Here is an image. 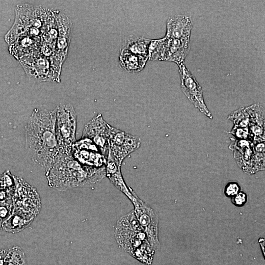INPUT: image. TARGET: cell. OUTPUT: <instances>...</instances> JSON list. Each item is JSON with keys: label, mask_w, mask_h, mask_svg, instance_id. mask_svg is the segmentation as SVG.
Masks as SVG:
<instances>
[{"label": "cell", "mask_w": 265, "mask_h": 265, "mask_svg": "<svg viewBox=\"0 0 265 265\" xmlns=\"http://www.w3.org/2000/svg\"><path fill=\"white\" fill-rule=\"evenodd\" d=\"M56 108L34 109L25 127L26 148L33 161L48 171L63 156L57 145Z\"/></svg>", "instance_id": "6da1fadb"}, {"label": "cell", "mask_w": 265, "mask_h": 265, "mask_svg": "<svg viewBox=\"0 0 265 265\" xmlns=\"http://www.w3.org/2000/svg\"><path fill=\"white\" fill-rule=\"evenodd\" d=\"M46 176L51 187L64 191L100 183L106 177V167L97 168L82 165L70 154L57 160Z\"/></svg>", "instance_id": "7a4b0ae2"}, {"label": "cell", "mask_w": 265, "mask_h": 265, "mask_svg": "<svg viewBox=\"0 0 265 265\" xmlns=\"http://www.w3.org/2000/svg\"><path fill=\"white\" fill-rule=\"evenodd\" d=\"M115 236L118 243L128 253L141 262L151 264L155 249L134 212H131L118 221Z\"/></svg>", "instance_id": "3957f363"}, {"label": "cell", "mask_w": 265, "mask_h": 265, "mask_svg": "<svg viewBox=\"0 0 265 265\" xmlns=\"http://www.w3.org/2000/svg\"><path fill=\"white\" fill-rule=\"evenodd\" d=\"M55 134L57 145L62 156L71 153L76 141L77 113L71 104L60 103L56 107Z\"/></svg>", "instance_id": "277c9868"}, {"label": "cell", "mask_w": 265, "mask_h": 265, "mask_svg": "<svg viewBox=\"0 0 265 265\" xmlns=\"http://www.w3.org/2000/svg\"><path fill=\"white\" fill-rule=\"evenodd\" d=\"M190 49V42L164 37L151 40L148 59L173 62L178 65L184 63Z\"/></svg>", "instance_id": "5b68a950"}, {"label": "cell", "mask_w": 265, "mask_h": 265, "mask_svg": "<svg viewBox=\"0 0 265 265\" xmlns=\"http://www.w3.org/2000/svg\"><path fill=\"white\" fill-rule=\"evenodd\" d=\"M139 137L111 126L108 140V153L121 165L124 159L141 146Z\"/></svg>", "instance_id": "8992f818"}, {"label": "cell", "mask_w": 265, "mask_h": 265, "mask_svg": "<svg viewBox=\"0 0 265 265\" xmlns=\"http://www.w3.org/2000/svg\"><path fill=\"white\" fill-rule=\"evenodd\" d=\"M15 180L12 197L14 209L36 216L41 208L40 199L36 189L20 177L15 176Z\"/></svg>", "instance_id": "52a82bcc"}, {"label": "cell", "mask_w": 265, "mask_h": 265, "mask_svg": "<svg viewBox=\"0 0 265 265\" xmlns=\"http://www.w3.org/2000/svg\"><path fill=\"white\" fill-rule=\"evenodd\" d=\"M178 66L183 92L201 113L210 119H212V116L205 103L203 89L195 77L186 68L184 63Z\"/></svg>", "instance_id": "ba28073f"}, {"label": "cell", "mask_w": 265, "mask_h": 265, "mask_svg": "<svg viewBox=\"0 0 265 265\" xmlns=\"http://www.w3.org/2000/svg\"><path fill=\"white\" fill-rule=\"evenodd\" d=\"M71 155L82 165L94 167H106L107 157L90 139L81 137L72 147Z\"/></svg>", "instance_id": "9c48e42d"}, {"label": "cell", "mask_w": 265, "mask_h": 265, "mask_svg": "<svg viewBox=\"0 0 265 265\" xmlns=\"http://www.w3.org/2000/svg\"><path fill=\"white\" fill-rule=\"evenodd\" d=\"M111 128L102 114L99 113L85 125L81 137L91 140L107 157Z\"/></svg>", "instance_id": "30bf717a"}, {"label": "cell", "mask_w": 265, "mask_h": 265, "mask_svg": "<svg viewBox=\"0 0 265 265\" xmlns=\"http://www.w3.org/2000/svg\"><path fill=\"white\" fill-rule=\"evenodd\" d=\"M135 213L152 247L157 249L159 246L158 238V216L150 208L142 206L136 207Z\"/></svg>", "instance_id": "8fae6325"}, {"label": "cell", "mask_w": 265, "mask_h": 265, "mask_svg": "<svg viewBox=\"0 0 265 265\" xmlns=\"http://www.w3.org/2000/svg\"><path fill=\"white\" fill-rule=\"evenodd\" d=\"M193 24L190 17L186 15H177L169 17L166 22L164 37L190 42Z\"/></svg>", "instance_id": "7c38bea8"}, {"label": "cell", "mask_w": 265, "mask_h": 265, "mask_svg": "<svg viewBox=\"0 0 265 265\" xmlns=\"http://www.w3.org/2000/svg\"><path fill=\"white\" fill-rule=\"evenodd\" d=\"M121 166L116 162L111 155L108 153L106 164V176L108 177L110 181L120 190L124 193L133 202L136 200L133 194L127 186L122 176Z\"/></svg>", "instance_id": "4fadbf2b"}, {"label": "cell", "mask_w": 265, "mask_h": 265, "mask_svg": "<svg viewBox=\"0 0 265 265\" xmlns=\"http://www.w3.org/2000/svg\"><path fill=\"white\" fill-rule=\"evenodd\" d=\"M36 216L32 214L14 209L11 215L2 225V229L7 232L15 233L28 227Z\"/></svg>", "instance_id": "5bb4252c"}, {"label": "cell", "mask_w": 265, "mask_h": 265, "mask_svg": "<svg viewBox=\"0 0 265 265\" xmlns=\"http://www.w3.org/2000/svg\"><path fill=\"white\" fill-rule=\"evenodd\" d=\"M151 39L142 36L130 35L123 40L120 51L127 52L148 58V49Z\"/></svg>", "instance_id": "9a60e30c"}, {"label": "cell", "mask_w": 265, "mask_h": 265, "mask_svg": "<svg viewBox=\"0 0 265 265\" xmlns=\"http://www.w3.org/2000/svg\"><path fill=\"white\" fill-rule=\"evenodd\" d=\"M148 58L131 53L120 51L119 63L124 70L131 73L141 71L145 67Z\"/></svg>", "instance_id": "2e32d148"}, {"label": "cell", "mask_w": 265, "mask_h": 265, "mask_svg": "<svg viewBox=\"0 0 265 265\" xmlns=\"http://www.w3.org/2000/svg\"><path fill=\"white\" fill-rule=\"evenodd\" d=\"M4 265H27L25 253L20 247L14 245L8 249Z\"/></svg>", "instance_id": "e0dca14e"}, {"label": "cell", "mask_w": 265, "mask_h": 265, "mask_svg": "<svg viewBox=\"0 0 265 265\" xmlns=\"http://www.w3.org/2000/svg\"><path fill=\"white\" fill-rule=\"evenodd\" d=\"M15 186V176L9 170H6L0 176V189L14 191Z\"/></svg>", "instance_id": "ac0fdd59"}, {"label": "cell", "mask_w": 265, "mask_h": 265, "mask_svg": "<svg viewBox=\"0 0 265 265\" xmlns=\"http://www.w3.org/2000/svg\"><path fill=\"white\" fill-rule=\"evenodd\" d=\"M13 209L12 199L6 202H0V230L2 229L3 222L12 214Z\"/></svg>", "instance_id": "d6986e66"}, {"label": "cell", "mask_w": 265, "mask_h": 265, "mask_svg": "<svg viewBox=\"0 0 265 265\" xmlns=\"http://www.w3.org/2000/svg\"><path fill=\"white\" fill-rule=\"evenodd\" d=\"M240 186L236 182L229 183L226 185L224 188L225 195L229 197H232L239 192Z\"/></svg>", "instance_id": "ffe728a7"}, {"label": "cell", "mask_w": 265, "mask_h": 265, "mask_svg": "<svg viewBox=\"0 0 265 265\" xmlns=\"http://www.w3.org/2000/svg\"><path fill=\"white\" fill-rule=\"evenodd\" d=\"M247 195L243 192H239L231 198V202L238 207L243 206L247 201Z\"/></svg>", "instance_id": "44dd1931"}, {"label": "cell", "mask_w": 265, "mask_h": 265, "mask_svg": "<svg viewBox=\"0 0 265 265\" xmlns=\"http://www.w3.org/2000/svg\"><path fill=\"white\" fill-rule=\"evenodd\" d=\"M13 191L0 189V202H6L12 199Z\"/></svg>", "instance_id": "7402d4cb"}, {"label": "cell", "mask_w": 265, "mask_h": 265, "mask_svg": "<svg viewBox=\"0 0 265 265\" xmlns=\"http://www.w3.org/2000/svg\"><path fill=\"white\" fill-rule=\"evenodd\" d=\"M7 251L8 249H0V265H4V259Z\"/></svg>", "instance_id": "603a6c76"}]
</instances>
